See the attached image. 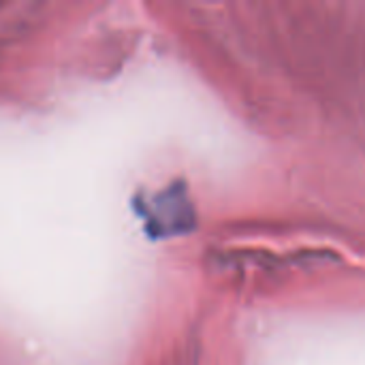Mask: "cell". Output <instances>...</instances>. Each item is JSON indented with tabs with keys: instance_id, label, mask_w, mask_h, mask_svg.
<instances>
[{
	"instance_id": "cell-1",
	"label": "cell",
	"mask_w": 365,
	"mask_h": 365,
	"mask_svg": "<svg viewBox=\"0 0 365 365\" xmlns=\"http://www.w3.org/2000/svg\"><path fill=\"white\" fill-rule=\"evenodd\" d=\"M141 205V216L145 218L148 233L156 240L184 235L195 225V214L184 186H169L167 190L156 192L150 203Z\"/></svg>"
}]
</instances>
